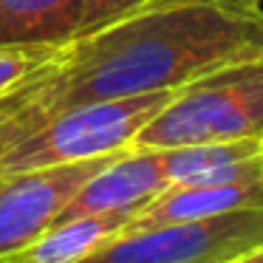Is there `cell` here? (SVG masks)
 I'll return each mask as SVG.
<instances>
[{
  "label": "cell",
  "mask_w": 263,
  "mask_h": 263,
  "mask_svg": "<svg viewBox=\"0 0 263 263\" xmlns=\"http://www.w3.org/2000/svg\"><path fill=\"white\" fill-rule=\"evenodd\" d=\"M263 57V0H150L51 48L0 97V147L71 108L176 91Z\"/></svg>",
  "instance_id": "cell-1"
},
{
  "label": "cell",
  "mask_w": 263,
  "mask_h": 263,
  "mask_svg": "<svg viewBox=\"0 0 263 263\" xmlns=\"http://www.w3.org/2000/svg\"><path fill=\"white\" fill-rule=\"evenodd\" d=\"M238 139H263V57L223 65L176 88L130 147L170 150Z\"/></svg>",
  "instance_id": "cell-2"
},
{
  "label": "cell",
  "mask_w": 263,
  "mask_h": 263,
  "mask_svg": "<svg viewBox=\"0 0 263 263\" xmlns=\"http://www.w3.org/2000/svg\"><path fill=\"white\" fill-rule=\"evenodd\" d=\"M173 91L91 102L57 114L0 147V173L43 170L127 150L136 133L167 105Z\"/></svg>",
  "instance_id": "cell-3"
},
{
  "label": "cell",
  "mask_w": 263,
  "mask_h": 263,
  "mask_svg": "<svg viewBox=\"0 0 263 263\" xmlns=\"http://www.w3.org/2000/svg\"><path fill=\"white\" fill-rule=\"evenodd\" d=\"M263 246V210L122 229L77 263H235Z\"/></svg>",
  "instance_id": "cell-4"
},
{
  "label": "cell",
  "mask_w": 263,
  "mask_h": 263,
  "mask_svg": "<svg viewBox=\"0 0 263 263\" xmlns=\"http://www.w3.org/2000/svg\"><path fill=\"white\" fill-rule=\"evenodd\" d=\"M114 156L116 153L43 170L0 173V257L23 249L57 223L77 190Z\"/></svg>",
  "instance_id": "cell-5"
},
{
  "label": "cell",
  "mask_w": 263,
  "mask_h": 263,
  "mask_svg": "<svg viewBox=\"0 0 263 263\" xmlns=\"http://www.w3.org/2000/svg\"><path fill=\"white\" fill-rule=\"evenodd\" d=\"M170 187L164 173L161 150L127 147L119 150L105 167H99L68 201L63 210L65 218L80 215H99V212H136L147 201H153L161 190Z\"/></svg>",
  "instance_id": "cell-6"
},
{
  "label": "cell",
  "mask_w": 263,
  "mask_h": 263,
  "mask_svg": "<svg viewBox=\"0 0 263 263\" xmlns=\"http://www.w3.org/2000/svg\"><path fill=\"white\" fill-rule=\"evenodd\" d=\"M240 210H263V178L232 184H170L142 210L133 212L122 229L204 221V218H218Z\"/></svg>",
  "instance_id": "cell-7"
},
{
  "label": "cell",
  "mask_w": 263,
  "mask_h": 263,
  "mask_svg": "<svg viewBox=\"0 0 263 263\" xmlns=\"http://www.w3.org/2000/svg\"><path fill=\"white\" fill-rule=\"evenodd\" d=\"M88 29V0H0V46H60Z\"/></svg>",
  "instance_id": "cell-8"
},
{
  "label": "cell",
  "mask_w": 263,
  "mask_h": 263,
  "mask_svg": "<svg viewBox=\"0 0 263 263\" xmlns=\"http://www.w3.org/2000/svg\"><path fill=\"white\" fill-rule=\"evenodd\" d=\"M130 212H99V215H80L57 221L37 235L23 249L3 255L0 263H77L102 240L116 235L127 223Z\"/></svg>",
  "instance_id": "cell-9"
},
{
  "label": "cell",
  "mask_w": 263,
  "mask_h": 263,
  "mask_svg": "<svg viewBox=\"0 0 263 263\" xmlns=\"http://www.w3.org/2000/svg\"><path fill=\"white\" fill-rule=\"evenodd\" d=\"M54 46H0V97L46 63Z\"/></svg>",
  "instance_id": "cell-10"
},
{
  "label": "cell",
  "mask_w": 263,
  "mask_h": 263,
  "mask_svg": "<svg viewBox=\"0 0 263 263\" xmlns=\"http://www.w3.org/2000/svg\"><path fill=\"white\" fill-rule=\"evenodd\" d=\"M142 3H150V0H88V29L116 17L122 12H130Z\"/></svg>",
  "instance_id": "cell-11"
},
{
  "label": "cell",
  "mask_w": 263,
  "mask_h": 263,
  "mask_svg": "<svg viewBox=\"0 0 263 263\" xmlns=\"http://www.w3.org/2000/svg\"><path fill=\"white\" fill-rule=\"evenodd\" d=\"M235 263H263V246H257V249H252L249 255L238 257Z\"/></svg>",
  "instance_id": "cell-12"
},
{
  "label": "cell",
  "mask_w": 263,
  "mask_h": 263,
  "mask_svg": "<svg viewBox=\"0 0 263 263\" xmlns=\"http://www.w3.org/2000/svg\"><path fill=\"white\" fill-rule=\"evenodd\" d=\"M260 153H263V139H260Z\"/></svg>",
  "instance_id": "cell-13"
}]
</instances>
